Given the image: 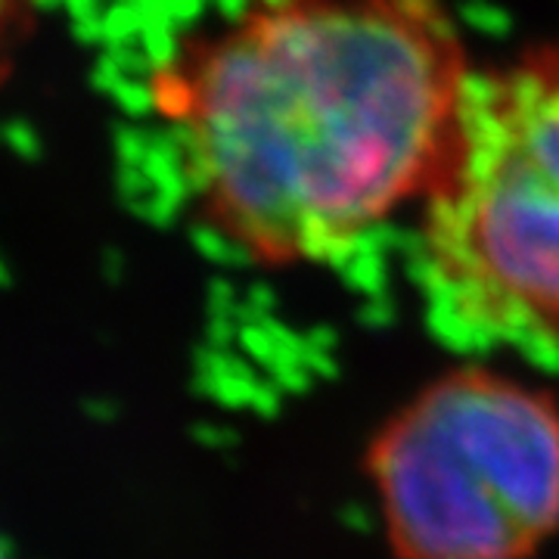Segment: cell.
<instances>
[{"label":"cell","instance_id":"obj_1","mask_svg":"<svg viewBox=\"0 0 559 559\" xmlns=\"http://www.w3.org/2000/svg\"><path fill=\"white\" fill-rule=\"evenodd\" d=\"M473 75L448 0H249L150 79L200 218L246 259L345 255L439 178Z\"/></svg>","mask_w":559,"mask_h":559},{"label":"cell","instance_id":"obj_2","mask_svg":"<svg viewBox=\"0 0 559 559\" xmlns=\"http://www.w3.org/2000/svg\"><path fill=\"white\" fill-rule=\"evenodd\" d=\"M423 271L444 318L488 342H559V44L473 69L423 197Z\"/></svg>","mask_w":559,"mask_h":559},{"label":"cell","instance_id":"obj_3","mask_svg":"<svg viewBox=\"0 0 559 559\" xmlns=\"http://www.w3.org/2000/svg\"><path fill=\"white\" fill-rule=\"evenodd\" d=\"M367 476L395 559H532L559 532V399L451 370L382 423Z\"/></svg>","mask_w":559,"mask_h":559}]
</instances>
